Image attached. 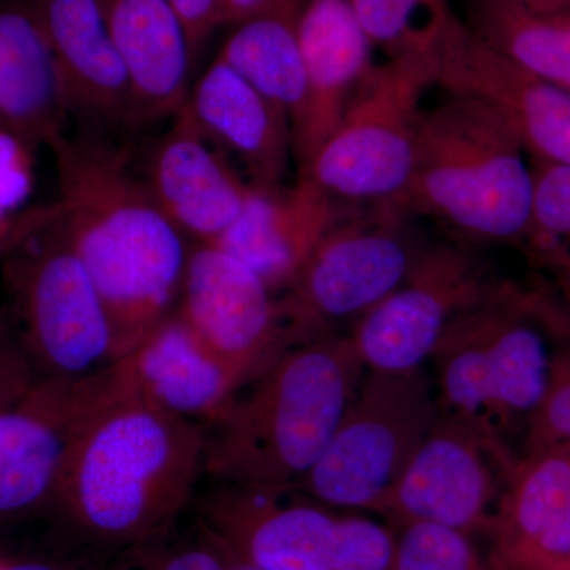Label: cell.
<instances>
[{
  "label": "cell",
  "mask_w": 570,
  "mask_h": 570,
  "mask_svg": "<svg viewBox=\"0 0 570 570\" xmlns=\"http://www.w3.org/2000/svg\"><path fill=\"white\" fill-rule=\"evenodd\" d=\"M206 428L154 406L122 377L82 425L51 504L80 538L132 546L175 530L205 472Z\"/></svg>",
  "instance_id": "1"
},
{
  "label": "cell",
  "mask_w": 570,
  "mask_h": 570,
  "mask_svg": "<svg viewBox=\"0 0 570 570\" xmlns=\"http://www.w3.org/2000/svg\"><path fill=\"white\" fill-rule=\"evenodd\" d=\"M50 148L61 184L56 227L102 296L121 360L176 309L190 247L126 154L66 135Z\"/></svg>",
  "instance_id": "2"
},
{
  "label": "cell",
  "mask_w": 570,
  "mask_h": 570,
  "mask_svg": "<svg viewBox=\"0 0 570 570\" xmlns=\"http://www.w3.org/2000/svg\"><path fill=\"white\" fill-rule=\"evenodd\" d=\"M366 367L348 335L285 348L206 431L205 472L292 491L325 452Z\"/></svg>",
  "instance_id": "3"
},
{
  "label": "cell",
  "mask_w": 570,
  "mask_h": 570,
  "mask_svg": "<svg viewBox=\"0 0 570 570\" xmlns=\"http://www.w3.org/2000/svg\"><path fill=\"white\" fill-rule=\"evenodd\" d=\"M570 354V302L501 281L450 324L431 356L439 411L508 445Z\"/></svg>",
  "instance_id": "4"
},
{
  "label": "cell",
  "mask_w": 570,
  "mask_h": 570,
  "mask_svg": "<svg viewBox=\"0 0 570 570\" xmlns=\"http://www.w3.org/2000/svg\"><path fill=\"white\" fill-rule=\"evenodd\" d=\"M515 130L485 104L441 89L422 105L403 205L468 242L527 247L534 165Z\"/></svg>",
  "instance_id": "5"
},
{
  "label": "cell",
  "mask_w": 570,
  "mask_h": 570,
  "mask_svg": "<svg viewBox=\"0 0 570 570\" xmlns=\"http://www.w3.org/2000/svg\"><path fill=\"white\" fill-rule=\"evenodd\" d=\"M287 494L219 483L198 505L200 527L258 570H396L397 535L387 524Z\"/></svg>",
  "instance_id": "6"
},
{
  "label": "cell",
  "mask_w": 570,
  "mask_h": 570,
  "mask_svg": "<svg viewBox=\"0 0 570 570\" xmlns=\"http://www.w3.org/2000/svg\"><path fill=\"white\" fill-rule=\"evenodd\" d=\"M431 88L434 55L376 63L299 178L313 179L333 200L403 205L414 174L419 115Z\"/></svg>",
  "instance_id": "7"
},
{
  "label": "cell",
  "mask_w": 570,
  "mask_h": 570,
  "mask_svg": "<svg viewBox=\"0 0 570 570\" xmlns=\"http://www.w3.org/2000/svg\"><path fill=\"white\" fill-rule=\"evenodd\" d=\"M439 417L425 367L366 370L325 452L292 491L326 508L376 512Z\"/></svg>",
  "instance_id": "8"
},
{
  "label": "cell",
  "mask_w": 570,
  "mask_h": 570,
  "mask_svg": "<svg viewBox=\"0 0 570 570\" xmlns=\"http://www.w3.org/2000/svg\"><path fill=\"white\" fill-rule=\"evenodd\" d=\"M406 206L370 205L337 217L279 303L287 347L333 335L358 321L403 283L422 243L409 230Z\"/></svg>",
  "instance_id": "9"
},
{
  "label": "cell",
  "mask_w": 570,
  "mask_h": 570,
  "mask_svg": "<svg viewBox=\"0 0 570 570\" xmlns=\"http://www.w3.org/2000/svg\"><path fill=\"white\" fill-rule=\"evenodd\" d=\"M11 268L18 336L37 377L81 379L119 360L102 296L56 227Z\"/></svg>",
  "instance_id": "10"
},
{
  "label": "cell",
  "mask_w": 570,
  "mask_h": 570,
  "mask_svg": "<svg viewBox=\"0 0 570 570\" xmlns=\"http://www.w3.org/2000/svg\"><path fill=\"white\" fill-rule=\"evenodd\" d=\"M499 279L469 247H423L403 283L352 325V343L366 370L407 373L425 367L445 330L490 295Z\"/></svg>",
  "instance_id": "11"
},
{
  "label": "cell",
  "mask_w": 570,
  "mask_h": 570,
  "mask_svg": "<svg viewBox=\"0 0 570 570\" xmlns=\"http://www.w3.org/2000/svg\"><path fill=\"white\" fill-rule=\"evenodd\" d=\"M515 460L508 445L441 414L376 513L400 530L434 524L487 535Z\"/></svg>",
  "instance_id": "12"
},
{
  "label": "cell",
  "mask_w": 570,
  "mask_h": 570,
  "mask_svg": "<svg viewBox=\"0 0 570 570\" xmlns=\"http://www.w3.org/2000/svg\"><path fill=\"white\" fill-rule=\"evenodd\" d=\"M112 376L115 365L81 379L39 377L0 412V513L51 504L71 448Z\"/></svg>",
  "instance_id": "13"
},
{
  "label": "cell",
  "mask_w": 570,
  "mask_h": 570,
  "mask_svg": "<svg viewBox=\"0 0 570 570\" xmlns=\"http://www.w3.org/2000/svg\"><path fill=\"white\" fill-rule=\"evenodd\" d=\"M175 311L245 387L287 348L277 296L217 247L190 246Z\"/></svg>",
  "instance_id": "14"
},
{
  "label": "cell",
  "mask_w": 570,
  "mask_h": 570,
  "mask_svg": "<svg viewBox=\"0 0 570 570\" xmlns=\"http://www.w3.org/2000/svg\"><path fill=\"white\" fill-rule=\"evenodd\" d=\"M434 88L497 111L535 164L570 165V92L499 55L456 14L434 52Z\"/></svg>",
  "instance_id": "15"
},
{
  "label": "cell",
  "mask_w": 570,
  "mask_h": 570,
  "mask_svg": "<svg viewBox=\"0 0 570 570\" xmlns=\"http://www.w3.org/2000/svg\"><path fill=\"white\" fill-rule=\"evenodd\" d=\"M487 538L494 570H570V449L513 461Z\"/></svg>",
  "instance_id": "16"
},
{
  "label": "cell",
  "mask_w": 570,
  "mask_h": 570,
  "mask_svg": "<svg viewBox=\"0 0 570 570\" xmlns=\"http://www.w3.org/2000/svg\"><path fill=\"white\" fill-rule=\"evenodd\" d=\"M298 39L305 61L306 99L292 134L294 157L303 175L376 66V48L351 0H302Z\"/></svg>",
  "instance_id": "17"
},
{
  "label": "cell",
  "mask_w": 570,
  "mask_h": 570,
  "mask_svg": "<svg viewBox=\"0 0 570 570\" xmlns=\"http://www.w3.org/2000/svg\"><path fill=\"white\" fill-rule=\"evenodd\" d=\"M146 184L165 216L194 245L213 246L253 193V186L209 146L186 104L157 145Z\"/></svg>",
  "instance_id": "18"
},
{
  "label": "cell",
  "mask_w": 570,
  "mask_h": 570,
  "mask_svg": "<svg viewBox=\"0 0 570 570\" xmlns=\"http://www.w3.org/2000/svg\"><path fill=\"white\" fill-rule=\"evenodd\" d=\"M116 363L138 395L206 431L245 389L234 367L214 354L176 311Z\"/></svg>",
  "instance_id": "19"
},
{
  "label": "cell",
  "mask_w": 570,
  "mask_h": 570,
  "mask_svg": "<svg viewBox=\"0 0 570 570\" xmlns=\"http://www.w3.org/2000/svg\"><path fill=\"white\" fill-rule=\"evenodd\" d=\"M337 217L335 200L313 179L281 189L253 187L243 212L213 246L249 266L277 296L294 284Z\"/></svg>",
  "instance_id": "20"
},
{
  "label": "cell",
  "mask_w": 570,
  "mask_h": 570,
  "mask_svg": "<svg viewBox=\"0 0 570 570\" xmlns=\"http://www.w3.org/2000/svg\"><path fill=\"white\" fill-rule=\"evenodd\" d=\"M200 132L242 160L249 184L281 189L294 156L287 112L216 58L186 100Z\"/></svg>",
  "instance_id": "21"
},
{
  "label": "cell",
  "mask_w": 570,
  "mask_h": 570,
  "mask_svg": "<svg viewBox=\"0 0 570 570\" xmlns=\"http://www.w3.org/2000/svg\"><path fill=\"white\" fill-rule=\"evenodd\" d=\"M71 110L107 121L138 119L132 78L96 0H37Z\"/></svg>",
  "instance_id": "22"
},
{
  "label": "cell",
  "mask_w": 570,
  "mask_h": 570,
  "mask_svg": "<svg viewBox=\"0 0 570 570\" xmlns=\"http://www.w3.org/2000/svg\"><path fill=\"white\" fill-rule=\"evenodd\" d=\"M69 99L33 10L0 7V130L33 149L61 138Z\"/></svg>",
  "instance_id": "23"
},
{
  "label": "cell",
  "mask_w": 570,
  "mask_h": 570,
  "mask_svg": "<svg viewBox=\"0 0 570 570\" xmlns=\"http://www.w3.org/2000/svg\"><path fill=\"white\" fill-rule=\"evenodd\" d=\"M132 78L138 118L175 116L189 97L193 62L168 0H96Z\"/></svg>",
  "instance_id": "24"
},
{
  "label": "cell",
  "mask_w": 570,
  "mask_h": 570,
  "mask_svg": "<svg viewBox=\"0 0 570 570\" xmlns=\"http://www.w3.org/2000/svg\"><path fill=\"white\" fill-rule=\"evenodd\" d=\"M299 3L302 0H273L236 24L217 55L287 112L292 132L306 99L305 61L298 39Z\"/></svg>",
  "instance_id": "25"
},
{
  "label": "cell",
  "mask_w": 570,
  "mask_h": 570,
  "mask_svg": "<svg viewBox=\"0 0 570 570\" xmlns=\"http://www.w3.org/2000/svg\"><path fill=\"white\" fill-rule=\"evenodd\" d=\"M463 21L499 55L570 92V13L532 10L520 0H468Z\"/></svg>",
  "instance_id": "26"
},
{
  "label": "cell",
  "mask_w": 570,
  "mask_h": 570,
  "mask_svg": "<svg viewBox=\"0 0 570 570\" xmlns=\"http://www.w3.org/2000/svg\"><path fill=\"white\" fill-rule=\"evenodd\" d=\"M376 50L387 59L434 55L452 20L449 0H351Z\"/></svg>",
  "instance_id": "27"
},
{
  "label": "cell",
  "mask_w": 570,
  "mask_h": 570,
  "mask_svg": "<svg viewBox=\"0 0 570 570\" xmlns=\"http://www.w3.org/2000/svg\"><path fill=\"white\" fill-rule=\"evenodd\" d=\"M527 247L570 285V165L534 164V206Z\"/></svg>",
  "instance_id": "28"
},
{
  "label": "cell",
  "mask_w": 570,
  "mask_h": 570,
  "mask_svg": "<svg viewBox=\"0 0 570 570\" xmlns=\"http://www.w3.org/2000/svg\"><path fill=\"white\" fill-rule=\"evenodd\" d=\"M110 570H230V560L200 527L194 538H178L171 530L124 547Z\"/></svg>",
  "instance_id": "29"
},
{
  "label": "cell",
  "mask_w": 570,
  "mask_h": 570,
  "mask_svg": "<svg viewBox=\"0 0 570 570\" xmlns=\"http://www.w3.org/2000/svg\"><path fill=\"white\" fill-rule=\"evenodd\" d=\"M396 570H494L471 538L434 524H412L397 535Z\"/></svg>",
  "instance_id": "30"
},
{
  "label": "cell",
  "mask_w": 570,
  "mask_h": 570,
  "mask_svg": "<svg viewBox=\"0 0 570 570\" xmlns=\"http://www.w3.org/2000/svg\"><path fill=\"white\" fill-rule=\"evenodd\" d=\"M524 448L570 449V354L524 430Z\"/></svg>",
  "instance_id": "31"
},
{
  "label": "cell",
  "mask_w": 570,
  "mask_h": 570,
  "mask_svg": "<svg viewBox=\"0 0 570 570\" xmlns=\"http://www.w3.org/2000/svg\"><path fill=\"white\" fill-rule=\"evenodd\" d=\"M37 379L17 330L0 316V412L24 396Z\"/></svg>",
  "instance_id": "32"
},
{
  "label": "cell",
  "mask_w": 570,
  "mask_h": 570,
  "mask_svg": "<svg viewBox=\"0 0 570 570\" xmlns=\"http://www.w3.org/2000/svg\"><path fill=\"white\" fill-rule=\"evenodd\" d=\"M31 151L26 142L0 130V209L11 214L32 190Z\"/></svg>",
  "instance_id": "33"
},
{
  "label": "cell",
  "mask_w": 570,
  "mask_h": 570,
  "mask_svg": "<svg viewBox=\"0 0 570 570\" xmlns=\"http://www.w3.org/2000/svg\"><path fill=\"white\" fill-rule=\"evenodd\" d=\"M61 216L62 204L58 202V204L39 206L18 216L11 214L7 219L0 220V255L13 253L28 239H32L40 232L58 223Z\"/></svg>",
  "instance_id": "34"
},
{
  "label": "cell",
  "mask_w": 570,
  "mask_h": 570,
  "mask_svg": "<svg viewBox=\"0 0 570 570\" xmlns=\"http://www.w3.org/2000/svg\"><path fill=\"white\" fill-rule=\"evenodd\" d=\"M181 22L190 58L197 55L206 39L216 31L217 0H168Z\"/></svg>",
  "instance_id": "35"
},
{
  "label": "cell",
  "mask_w": 570,
  "mask_h": 570,
  "mask_svg": "<svg viewBox=\"0 0 570 570\" xmlns=\"http://www.w3.org/2000/svg\"><path fill=\"white\" fill-rule=\"evenodd\" d=\"M273 0H217L216 28L239 22L265 9Z\"/></svg>",
  "instance_id": "36"
},
{
  "label": "cell",
  "mask_w": 570,
  "mask_h": 570,
  "mask_svg": "<svg viewBox=\"0 0 570 570\" xmlns=\"http://www.w3.org/2000/svg\"><path fill=\"white\" fill-rule=\"evenodd\" d=\"M532 10L546 13H570V0H520Z\"/></svg>",
  "instance_id": "37"
},
{
  "label": "cell",
  "mask_w": 570,
  "mask_h": 570,
  "mask_svg": "<svg viewBox=\"0 0 570 570\" xmlns=\"http://www.w3.org/2000/svg\"><path fill=\"white\" fill-rule=\"evenodd\" d=\"M0 570H69L62 564L43 560H24L10 562V564H0Z\"/></svg>",
  "instance_id": "38"
},
{
  "label": "cell",
  "mask_w": 570,
  "mask_h": 570,
  "mask_svg": "<svg viewBox=\"0 0 570 570\" xmlns=\"http://www.w3.org/2000/svg\"><path fill=\"white\" fill-rule=\"evenodd\" d=\"M228 560H230V570H258L253 568V566L246 564V562L236 560V558L232 557L230 553H228Z\"/></svg>",
  "instance_id": "39"
},
{
  "label": "cell",
  "mask_w": 570,
  "mask_h": 570,
  "mask_svg": "<svg viewBox=\"0 0 570 570\" xmlns=\"http://www.w3.org/2000/svg\"><path fill=\"white\" fill-rule=\"evenodd\" d=\"M569 302H570V299H569Z\"/></svg>",
  "instance_id": "40"
}]
</instances>
